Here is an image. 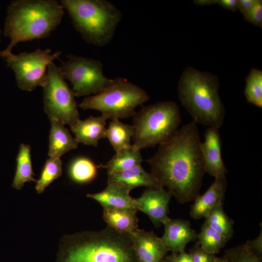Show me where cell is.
<instances>
[{"instance_id": "19", "label": "cell", "mask_w": 262, "mask_h": 262, "mask_svg": "<svg viewBox=\"0 0 262 262\" xmlns=\"http://www.w3.org/2000/svg\"><path fill=\"white\" fill-rule=\"evenodd\" d=\"M50 121L48 156L60 158L67 152L77 148L79 143L62 122L57 119Z\"/></svg>"}, {"instance_id": "24", "label": "cell", "mask_w": 262, "mask_h": 262, "mask_svg": "<svg viewBox=\"0 0 262 262\" xmlns=\"http://www.w3.org/2000/svg\"><path fill=\"white\" fill-rule=\"evenodd\" d=\"M133 134L132 125L125 124L119 119L112 120L106 130L107 138L115 152L128 148L132 145Z\"/></svg>"}, {"instance_id": "29", "label": "cell", "mask_w": 262, "mask_h": 262, "mask_svg": "<svg viewBox=\"0 0 262 262\" xmlns=\"http://www.w3.org/2000/svg\"><path fill=\"white\" fill-rule=\"evenodd\" d=\"M224 256L229 262H262L245 244L226 249Z\"/></svg>"}, {"instance_id": "16", "label": "cell", "mask_w": 262, "mask_h": 262, "mask_svg": "<svg viewBox=\"0 0 262 262\" xmlns=\"http://www.w3.org/2000/svg\"><path fill=\"white\" fill-rule=\"evenodd\" d=\"M107 119L102 115L97 117L90 116L83 120L79 119L70 128L78 143L97 147L99 140L106 137Z\"/></svg>"}, {"instance_id": "30", "label": "cell", "mask_w": 262, "mask_h": 262, "mask_svg": "<svg viewBox=\"0 0 262 262\" xmlns=\"http://www.w3.org/2000/svg\"><path fill=\"white\" fill-rule=\"evenodd\" d=\"M194 262H213L216 258L215 254L209 253L196 244L189 249Z\"/></svg>"}, {"instance_id": "13", "label": "cell", "mask_w": 262, "mask_h": 262, "mask_svg": "<svg viewBox=\"0 0 262 262\" xmlns=\"http://www.w3.org/2000/svg\"><path fill=\"white\" fill-rule=\"evenodd\" d=\"M130 234L138 262H160L169 251L153 231L138 229Z\"/></svg>"}, {"instance_id": "21", "label": "cell", "mask_w": 262, "mask_h": 262, "mask_svg": "<svg viewBox=\"0 0 262 262\" xmlns=\"http://www.w3.org/2000/svg\"><path fill=\"white\" fill-rule=\"evenodd\" d=\"M30 145L22 143L16 158V169L12 186L19 190L26 182H36L34 178Z\"/></svg>"}, {"instance_id": "10", "label": "cell", "mask_w": 262, "mask_h": 262, "mask_svg": "<svg viewBox=\"0 0 262 262\" xmlns=\"http://www.w3.org/2000/svg\"><path fill=\"white\" fill-rule=\"evenodd\" d=\"M49 49H38L28 53H12L5 58L8 67L14 72L18 87L22 90L32 91L39 86L44 87L47 81V70L49 64L59 59L61 51L51 54Z\"/></svg>"}, {"instance_id": "33", "label": "cell", "mask_w": 262, "mask_h": 262, "mask_svg": "<svg viewBox=\"0 0 262 262\" xmlns=\"http://www.w3.org/2000/svg\"><path fill=\"white\" fill-rule=\"evenodd\" d=\"M261 231L258 236L251 240L247 241L245 244L254 254L261 261H262V227L260 224Z\"/></svg>"}, {"instance_id": "9", "label": "cell", "mask_w": 262, "mask_h": 262, "mask_svg": "<svg viewBox=\"0 0 262 262\" xmlns=\"http://www.w3.org/2000/svg\"><path fill=\"white\" fill-rule=\"evenodd\" d=\"M66 58L61 61L59 68L64 79L72 84L75 97L99 94L111 82L112 79L104 75L100 61L71 54Z\"/></svg>"}, {"instance_id": "6", "label": "cell", "mask_w": 262, "mask_h": 262, "mask_svg": "<svg viewBox=\"0 0 262 262\" xmlns=\"http://www.w3.org/2000/svg\"><path fill=\"white\" fill-rule=\"evenodd\" d=\"M180 122V112L174 101H161L142 106L133 115L132 145L140 150L159 146L174 136Z\"/></svg>"}, {"instance_id": "4", "label": "cell", "mask_w": 262, "mask_h": 262, "mask_svg": "<svg viewBox=\"0 0 262 262\" xmlns=\"http://www.w3.org/2000/svg\"><path fill=\"white\" fill-rule=\"evenodd\" d=\"M219 89L216 76L189 67L180 77L178 91L181 104L192 116L193 121L219 129L225 116Z\"/></svg>"}, {"instance_id": "15", "label": "cell", "mask_w": 262, "mask_h": 262, "mask_svg": "<svg viewBox=\"0 0 262 262\" xmlns=\"http://www.w3.org/2000/svg\"><path fill=\"white\" fill-rule=\"evenodd\" d=\"M228 185L226 177L215 178L208 190L194 200L190 214L195 219L206 218L217 206L223 205Z\"/></svg>"}, {"instance_id": "11", "label": "cell", "mask_w": 262, "mask_h": 262, "mask_svg": "<svg viewBox=\"0 0 262 262\" xmlns=\"http://www.w3.org/2000/svg\"><path fill=\"white\" fill-rule=\"evenodd\" d=\"M172 196L163 187L147 188L136 199L138 211L147 214L158 228L170 218L168 216L169 203Z\"/></svg>"}, {"instance_id": "7", "label": "cell", "mask_w": 262, "mask_h": 262, "mask_svg": "<svg viewBox=\"0 0 262 262\" xmlns=\"http://www.w3.org/2000/svg\"><path fill=\"white\" fill-rule=\"evenodd\" d=\"M147 92L126 79L118 77L99 94L85 98L79 105L83 110H95L108 119H125L135 114L136 108L148 101Z\"/></svg>"}, {"instance_id": "20", "label": "cell", "mask_w": 262, "mask_h": 262, "mask_svg": "<svg viewBox=\"0 0 262 262\" xmlns=\"http://www.w3.org/2000/svg\"><path fill=\"white\" fill-rule=\"evenodd\" d=\"M137 211L127 208H103V218L111 229L120 233H131L138 229Z\"/></svg>"}, {"instance_id": "17", "label": "cell", "mask_w": 262, "mask_h": 262, "mask_svg": "<svg viewBox=\"0 0 262 262\" xmlns=\"http://www.w3.org/2000/svg\"><path fill=\"white\" fill-rule=\"evenodd\" d=\"M107 183H113L130 191L141 186L147 188L164 187L155 177L139 164L128 169L108 174Z\"/></svg>"}, {"instance_id": "31", "label": "cell", "mask_w": 262, "mask_h": 262, "mask_svg": "<svg viewBox=\"0 0 262 262\" xmlns=\"http://www.w3.org/2000/svg\"><path fill=\"white\" fill-rule=\"evenodd\" d=\"M245 19L256 26L262 27V1L257 0L253 7L244 16Z\"/></svg>"}, {"instance_id": "2", "label": "cell", "mask_w": 262, "mask_h": 262, "mask_svg": "<svg viewBox=\"0 0 262 262\" xmlns=\"http://www.w3.org/2000/svg\"><path fill=\"white\" fill-rule=\"evenodd\" d=\"M56 262H138L130 233L109 227L100 231L65 235L60 241Z\"/></svg>"}, {"instance_id": "38", "label": "cell", "mask_w": 262, "mask_h": 262, "mask_svg": "<svg viewBox=\"0 0 262 262\" xmlns=\"http://www.w3.org/2000/svg\"><path fill=\"white\" fill-rule=\"evenodd\" d=\"M0 34H1V30L0 29V41H1Z\"/></svg>"}, {"instance_id": "1", "label": "cell", "mask_w": 262, "mask_h": 262, "mask_svg": "<svg viewBox=\"0 0 262 262\" xmlns=\"http://www.w3.org/2000/svg\"><path fill=\"white\" fill-rule=\"evenodd\" d=\"M196 124L193 120L183 125L146 161L151 173L180 203L200 195L206 173Z\"/></svg>"}, {"instance_id": "27", "label": "cell", "mask_w": 262, "mask_h": 262, "mask_svg": "<svg viewBox=\"0 0 262 262\" xmlns=\"http://www.w3.org/2000/svg\"><path fill=\"white\" fill-rule=\"evenodd\" d=\"M196 244L207 252L218 253L227 243L226 239L211 228L205 222L198 234Z\"/></svg>"}, {"instance_id": "26", "label": "cell", "mask_w": 262, "mask_h": 262, "mask_svg": "<svg viewBox=\"0 0 262 262\" xmlns=\"http://www.w3.org/2000/svg\"><path fill=\"white\" fill-rule=\"evenodd\" d=\"M63 163L59 158L49 157L41 171L39 179L36 180L35 189L42 194L53 181L61 177L63 173Z\"/></svg>"}, {"instance_id": "12", "label": "cell", "mask_w": 262, "mask_h": 262, "mask_svg": "<svg viewBox=\"0 0 262 262\" xmlns=\"http://www.w3.org/2000/svg\"><path fill=\"white\" fill-rule=\"evenodd\" d=\"M222 141L218 129L209 127L201 142L200 149L206 173L214 178L226 177L228 170L223 160Z\"/></svg>"}, {"instance_id": "18", "label": "cell", "mask_w": 262, "mask_h": 262, "mask_svg": "<svg viewBox=\"0 0 262 262\" xmlns=\"http://www.w3.org/2000/svg\"><path fill=\"white\" fill-rule=\"evenodd\" d=\"M130 192L115 183H107V187L102 191L87 194L86 196L95 200L103 208H127L138 211L136 199L130 195Z\"/></svg>"}, {"instance_id": "32", "label": "cell", "mask_w": 262, "mask_h": 262, "mask_svg": "<svg viewBox=\"0 0 262 262\" xmlns=\"http://www.w3.org/2000/svg\"><path fill=\"white\" fill-rule=\"evenodd\" d=\"M194 2L201 5L218 3L224 9L227 10L232 11L238 10V0H197Z\"/></svg>"}, {"instance_id": "22", "label": "cell", "mask_w": 262, "mask_h": 262, "mask_svg": "<svg viewBox=\"0 0 262 262\" xmlns=\"http://www.w3.org/2000/svg\"><path fill=\"white\" fill-rule=\"evenodd\" d=\"M98 167L90 158L80 156L69 163L67 167V175L73 183L79 185L86 184L96 179Z\"/></svg>"}, {"instance_id": "3", "label": "cell", "mask_w": 262, "mask_h": 262, "mask_svg": "<svg viewBox=\"0 0 262 262\" xmlns=\"http://www.w3.org/2000/svg\"><path fill=\"white\" fill-rule=\"evenodd\" d=\"M3 35L10 42L0 56L5 58L22 42L49 36L61 23L64 9L54 0H15L7 9Z\"/></svg>"}, {"instance_id": "25", "label": "cell", "mask_w": 262, "mask_h": 262, "mask_svg": "<svg viewBox=\"0 0 262 262\" xmlns=\"http://www.w3.org/2000/svg\"><path fill=\"white\" fill-rule=\"evenodd\" d=\"M205 222L213 229L224 236L227 241L230 240L234 233V221L224 212L223 205L212 210Z\"/></svg>"}, {"instance_id": "34", "label": "cell", "mask_w": 262, "mask_h": 262, "mask_svg": "<svg viewBox=\"0 0 262 262\" xmlns=\"http://www.w3.org/2000/svg\"><path fill=\"white\" fill-rule=\"evenodd\" d=\"M257 0H238V9L244 16L255 4Z\"/></svg>"}, {"instance_id": "36", "label": "cell", "mask_w": 262, "mask_h": 262, "mask_svg": "<svg viewBox=\"0 0 262 262\" xmlns=\"http://www.w3.org/2000/svg\"><path fill=\"white\" fill-rule=\"evenodd\" d=\"M160 262H175V254L172 253L169 255H166Z\"/></svg>"}, {"instance_id": "8", "label": "cell", "mask_w": 262, "mask_h": 262, "mask_svg": "<svg viewBox=\"0 0 262 262\" xmlns=\"http://www.w3.org/2000/svg\"><path fill=\"white\" fill-rule=\"evenodd\" d=\"M47 76L43 87L45 112L50 120H59L70 127L80 119L73 92L53 62L48 66Z\"/></svg>"}, {"instance_id": "35", "label": "cell", "mask_w": 262, "mask_h": 262, "mask_svg": "<svg viewBox=\"0 0 262 262\" xmlns=\"http://www.w3.org/2000/svg\"><path fill=\"white\" fill-rule=\"evenodd\" d=\"M175 262H194L191 256L185 250L175 254Z\"/></svg>"}, {"instance_id": "37", "label": "cell", "mask_w": 262, "mask_h": 262, "mask_svg": "<svg viewBox=\"0 0 262 262\" xmlns=\"http://www.w3.org/2000/svg\"><path fill=\"white\" fill-rule=\"evenodd\" d=\"M213 262H229L226 258L224 256L222 257H216Z\"/></svg>"}, {"instance_id": "23", "label": "cell", "mask_w": 262, "mask_h": 262, "mask_svg": "<svg viewBox=\"0 0 262 262\" xmlns=\"http://www.w3.org/2000/svg\"><path fill=\"white\" fill-rule=\"evenodd\" d=\"M143 158L140 150L136 149L132 145L130 147L116 152L112 158L102 165L111 174L128 169L141 164Z\"/></svg>"}, {"instance_id": "14", "label": "cell", "mask_w": 262, "mask_h": 262, "mask_svg": "<svg viewBox=\"0 0 262 262\" xmlns=\"http://www.w3.org/2000/svg\"><path fill=\"white\" fill-rule=\"evenodd\" d=\"M163 225L164 233L161 239L172 253L177 254L185 250L189 243L197 239L198 234L187 220L169 218Z\"/></svg>"}, {"instance_id": "28", "label": "cell", "mask_w": 262, "mask_h": 262, "mask_svg": "<svg viewBox=\"0 0 262 262\" xmlns=\"http://www.w3.org/2000/svg\"><path fill=\"white\" fill-rule=\"evenodd\" d=\"M247 101L262 108V71L252 68L246 78L244 91Z\"/></svg>"}, {"instance_id": "5", "label": "cell", "mask_w": 262, "mask_h": 262, "mask_svg": "<svg viewBox=\"0 0 262 262\" xmlns=\"http://www.w3.org/2000/svg\"><path fill=\"white\" fill-rule=\"evenodd\" d=\"M75 29L88 44L101 47L113 38L122 14L106 0H61Z\"/></svg>"}]
</instances>
